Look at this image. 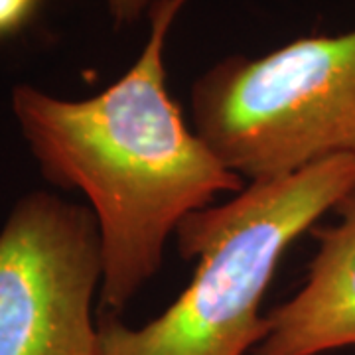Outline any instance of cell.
<instances>
[{
    "label": "cell",
    "instance_id": "5",
    "mask_svg": "<svg viewBox=\"0 0 355 355\" xmlns=\"http://www.w3.org/2000/svg\"><path fill=\"white\" fill-rule=\"evenodd\" d=\"M338 221L314 229L318 251L304 286L266 314L251 355H320L355 347V191L336 205Z\"/></svg>",
    "mask_w": 355,
    "mask_h": 355
},
{
    "label": "cell",
    "instance_id": "3",
    "mask_svg": "<svg viewBox=\"0 0 355 355\" xmlns=\"http://www.w3.org/2000/svg\"><path fill=\"white\" fill-rule=\"evenodd\" d=\"M190 97L196 132L243 180L355 154V30L231 55L196 79Z\"/></svg>",
    "mask_w": 355,
    "mask_h": 355
},
{
    "label": "cell",
    "instance_id": "2",
    "mask_svg": "<svg viewBox=\"0 0 355 355\" xmlns=\"http://www.w3.org/2000/svg\"><path fill=\"white\" fill-rule=\"evenodd\" d=\"M352 191L355 154H342L249 182L223 205L186 217L178 249L198 263L188 288L142 328L101 312L99 355H251L268 330L261 304L280 259Z\"/></svg>",
    "mask_w": 355,
    "mask_h": 355
},
{
    "label": "cell",
    "instance_id": "7",
    "mask_svg": "<svg viewBox=\"0 0 355 355\" xmlns=\"http://www.w3.org/2000/svg\"><path fill=\"white\" fill-rule=\"evenodd\" d=\"M116 26L135 24L144 12H150L158 0H105Z\"/></svg>",
    "mask_w": 355,
    "mask_h": 355
},
{
    "label": "cell",
    "instance_id": "6",
    "mask_svg": "<svg viewBox=\"0 0 355 355\" xmlns=\"http://www.w3.org/2000/svg\"><path fill=\"white\" fill-rule=\"evenodd\" d=\"M40 0H0V40L22 30L34 16Z\"/></svg>",
    "mask_w": 355,
    "mask_h": 355
},
{
    "label": "cell",
    "instance_id": "1",
    "mask_svg": "<svg viewBox=\"0 0 355 355\" xmlns=\"http://www.w3.org/2000/svg\"><path fill=\"white\" fill-rule=\"evenodd\" d=\"M188 0H158L137 62L79 101L32 85L12 89V113L44 178L79 190L99 225L101 312H123L160 270L168 239L217 193L247 186L191 128L166 85L168 34Z\"/></svg>",
    "mask_w": 355,
    "mask_h": 355
},
{
    "label": "cell",
    "instance_id": "4",
    "mask_svg": "<svg viewBox=\"0 0 355 355\" xmlns=\"http://www.w3.org/2000/svg\"><path fill=\"white\" fill-rule=\"evenodd\" d=\"M103 249L89 205L20 198L0 229V355H99Z\"/></svg>",
    "mask_w": 355,
    "mask_h": 355
}]
</instances>
